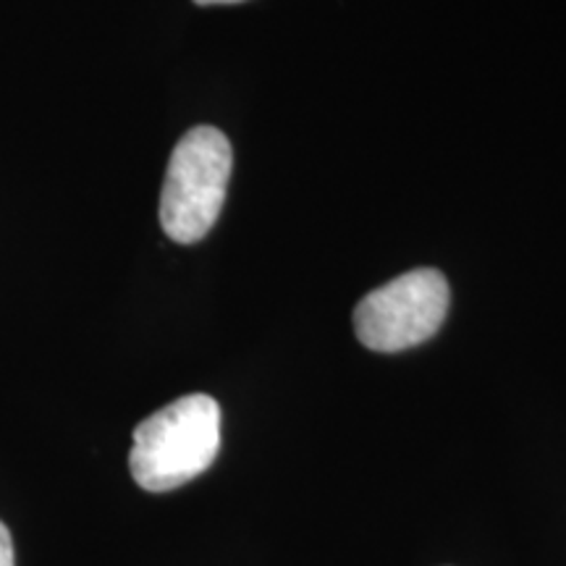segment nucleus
I'll return each mask as SVG.
<instances>
[{"instance_id": "obj_4", "label": "nucleus", "mask_w": 566, "mask_h": 566, "mask_svg": "<svg viewBox=\"0 0 566 566\" xmlns=\"http://www.w3.org/2000/svg\"><path fill=\"white\" fill-rule=\"evenodd\" d=\"M0 566H17V558H13V537L11 530L0 522Z\"/></svg>"}, {"instance_id": "obj_1", "label": "nucleus", "mask_w": 566, "mask_h": 566, "mask_svg": "<svg viewBox=\"0 0 566 566\" xmlns=\"http://www.w3.org/2000/svg\"><path fill=\"white\" fill-rule=\"evenodd\" d=\"M218 451L221 407L208 394H189L137 424L129 470L142 491L168 493L200 478Z\"/></svg>"}, {"instance_id": "obj_2", "label": "nucleus", "mask_w": 566, "mask_h": 566, "mask_svg": "<svg viewBox=\"0 0 566 566\" xmlns=\"http://www.w3.org/2000/svg\"><path fill=\"white\" fill-rule=\"evenodd\" d=\"M233 166L231 142L216 126H197L174 147L160 195V226L176 244H197L221 216Z\"/></svg>"}, {"instance_id": "obj_5", "label": "nucleus", "mask_w": 566, "mask_h": 566, "mask_svg": "<svg viewBox=\"0 0 566 566\" xmlns=\"http://www.w3.org/2000/svg\"><path fill=\"white\" fill-rule=\"evenodd\" d=\"M197 6H229V3H242V0H195Z\"/></svg>"}, {"instance_id": "obj_3", "label": "nucleus", "mask_w": 566, "mask_h": 566, "mask_svg": "<svg viewBox=\"0 0 566 566\" xmlns=\"http://www.w3.org/2000/svg\"><path fill=\"white\" fill-rule=\"evenodd\" d=\"M449 283L433 268L405 273L365 296L354 331L367 349L396 354L433 338L449 315Z\"/></svg>"}]
</instances>
